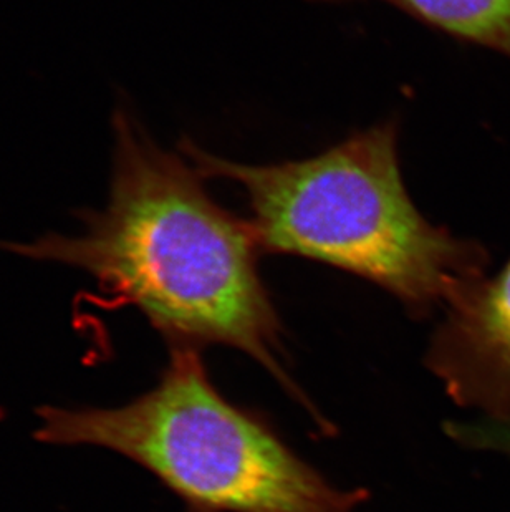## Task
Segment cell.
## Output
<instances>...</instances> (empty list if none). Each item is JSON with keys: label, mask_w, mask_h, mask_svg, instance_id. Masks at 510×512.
I'll return each mask as SVG.
<instances>
[{"label": "cell", "mask_w": 510, "mask_h": 512, "mask_svg": "<svg viewBox=\"0 0 510 512\" xmlns=\"http://www.w3.org/2000/svg\"><path fill=\"white\" fill-rule=\"evenodd\" d=\"M113 136L108 201L100 211L77 214L82 232L0 247L85 272L135 305L171 350H241L327 428L290 377L284 329L260 279L251 224L214 203L198 168L159 148L128 108H116Z\"/></svg>", "instance_id": "cell-1"}, {"label": "cell", "mask_w": 510, "mask_h": 512, "mask_svg": "<svg viewBox=\"0 0 510 512\" xmlns=\"http://www.w3.org/2000/svg\"><path fill=\"white\" fill-rule=\"evenodd\" d=\"M203 176L246 191L260 249L308 257L380 285L426 315L482 276L481 249L428 223L401 179L393 123L310 160L242 165L184 143Z\"/></svg>", "instance_id": "cell-2"}, {"label": "cell", "mask_w": 510, "mask_h": 512, "mask_svg": "<svg viewBox=\"0 0 510 512\" xmlns=\"http://www.w3.org/2000/svg\"><path fill=\"white\" fill-rule=\"evenodd\" d=\"M37 416V440L125 456L186 512H353L368 498L333 486L255 411L227 400L191 348L171 350L159 382L126 405L42 406Z\"/></svg>", "instance_id": "cell-3"}, {"label": "cell", "mask_w": 510, "mask_h": 512, "mask_svg": "<svg viewBox=\"0 0 510 512\" xmlns=\"http://www.w3.org/2000/svg\"><path fill=\"white\" fill-rule=\"evenodd\" d=\"M426 363L458 405L484 411L487 420H510V262L449 305Z\"/></svg>", "instance_id": "cell-4"}, {"label": "cell", "mask_w": 510, "mask_h": 512, "mask_svg": "<svg viewBox=\"0 0 510 512\" xmlns=\"http://www.w3.org/2000/svg\"><path fill=\"white\" fill-rule=\"evenodd\" d=\"M449 34L510 55V0H388Z\"/></svg>", "instance_id": "cell-5"}, {"label": "cell", "mask_w": 510, "mask_h": 512, "mask_svg": "<svg viewBox=\"0 0 510 512\" xmlns=\"http://www.w3.org/2000/svg\"><path fill=\"white\" fill-rule=\"evenodd\" d=\"M449 435L462 445L476 450H491L510 458V420H482L476 423H453Z\"/></svg>", "instance_id": "cell-6"}]
</instances>
